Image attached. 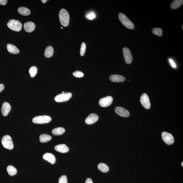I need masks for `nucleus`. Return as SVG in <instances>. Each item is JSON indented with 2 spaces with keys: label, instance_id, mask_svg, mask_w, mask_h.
I'll list each match as a JSON object with an SVG mask.
<instances>
[{
  "label": "nucleus",
  "instance_id": "34",
  "mask_svg": "<svg viewBox=\"0 0 183 183\" xmlns=\"http://www.w3.org/2000/svg\"><path fill=\"white\" fill-rule=\"evenodd\" d=\"M85 183H93V182L91 179L87 178L85 181Z\"/></svg>",
  "mask_w": 183,
  "mask_h": 183
},
{
  "label": "nucleus",
  "instance_id": "17",
  "mask_svg": "<svg viewBox=\"0 0 183 183\" xmlns=\"http://www.w3.org/2000/svg\"><path fill=\"white\" fill-rule=\"evenodd\" d=\"M43 157L44 160L48 161L52 164H54L56 162V158L53 154L51 153H46L44 154Z\"/></svg>",
  "mask_w": 183,
  "mask_h": 183
},
{
  "label": "nucleus",
  "instance_id": "4",
  "mask_svg": "<svg viewBox=\"0 0 183 183\" xmlns=\"http://www.w3.org/2000/svg\"><path fill=\"white\" fill-rule=\"evenodd\" d=\"M51 118L47 115L37 116L32 119L33 123L38 124L47 123L51 121Z\"/></svg>",
  "mask_w": 183,
  "mask_h": 183
},
{
  "label": "nucleus",
  "instance_id": "27",
  "mask_svg": "<svg viewBox=\"0 0 183 183\" xmlns=\"http://www.w3.org/2000/svg\"><path fill=\"white\" fill-rule=\"evenodd\" d=\"M152 33L155 35L161 37L162 34V30L160 28H154L152 30Z\"/></svg>",
  "mask_w": 183,
  "mask_h": 183
},
{
  "label": "nucleus",
  "instance_id": "2",
  "mask_svg": "<svg viewBox=\"0 0 183 183\" xmlns=\"http://www.w3.org/2000/svg\"><path fill=\"white\" fill-rule=\"evenodd\" d=\"M119 18L122 24L125 27L128 29H134L135 27L134 24L125 14L122 13H119Z\"/></svg>",
  "mask_w": 183,
  "mask_h": 183
},
{
  "label": "nucleus",
  "instance_id": "21",
  "mask_svg": "<svg viewBox=\"0 0 183 183\" xmlns=\"http://www.w3.org/2000/svg\"><path fill=\"white\" fill-rule=\"evenodd\" d=\"M52 137L46 134H42L40 136V141L42 143H46L51 139Z\"/></svg>",
  "mask_w": 183,
  "mask_h": 183
},
{
  "label": "nucleus",
  "instance_id": "14",
  "mask_svg": "<svg viewBox=\"0 0 183 183\" xmlns=\"http://www.w3.org/2000/svg\"><path fill=\"white\" fill-rule=\"evenodd\" d=\"M110 80L113 82H121L125 80V77L119 75H112L109 77Z\"/></svg>",
  "mask_w": 183,
  "mask_h": 183
},
{
  "label": "nucleus",
  "instance_id": "15",
  "mask_svg": "<svg viewBox=\"0 0 183 183\" xmlns=\"http://www.w3.org/2000/svg\"><path fill=\"white\" fill-rule=\"evenodd\" d=\"M24 30L26 32H31L34 31L35 28V25L33 22L28 21L26 22L24 24Z\"/></svg>",
  "mask_w": 183,
  "mask_h": 183
},
{
  "label": "nucleus",
  "instance_id": "36",
  "mask_svg": "<svg viewBox=\"0 0 183 183\" xmlns=\"http://www.w3.org/2000/svg\"><path fill=\"white\" fill-rule=\"evenodd\" d=\"M41 1L43 3H46L47 1H46V0H42Z\"/></svg>",
  "mask_w": 183,
  "mask_h": 183
},
{
  "label": "nucleus",
  "instance_id": "5",
  "mask_svg": "<svg viewBox=\"0 0 183 183\" xmlns=\"http://www.w3.org/2000/svg\"><path fill=\"white\" fill-rule=\"evenodd\" d=\"M1 142L3 147L7 149L11 150L14 148L12 138L9 135L4 136L2 138Z\"/></svg>",
  "mask_w": 183,
  "mask_h": 183
},
{
  "label": "nucleus",
  "instance_id": "10",
  "mask_svg": "<svg viewBox=\"0 0 183 183\" xmlns=\"http://www.w3.org/2000/svg\"><path fill=\"white\" fill-rule=\"evenodd\" d=\"M140 102L142 106L146 109L150 108V104L149 97L146 93H143L140 97Z\"/></svg>",
  "mask_w": 183,
  "mask_h": 183
},
{
  "label": "nucleus",
  "instance_id": "33",
  "mask_svg": "<svg viewBox=\"0 0 183 183\" xmlns=\"http://www.w3.org/2000/svg\"><path fill=\"white\" fill-rule=\"evenodd\" d=\"M169 62L170 63L171 65L173 67V68H175L176 67V64H175L174 61H173L172 59H169Z\"/></svg>",
  "mask_w": 183,
  "mask_h": 183
},
{
  "label": "nucleus",
  "instance_id": "32",
  "mask_svg": "<svg viewBox=\"0 0 183 183\" xmlns=\"http://www.w3.org/2000/svg\"><path fill=\"white\" fill-rule=\"evenodd\" d=\"M7 0H0V5H6L7 3Z\"/></svg>",
  "mask_w": 183,
  "mask_h": 183
},
{
  "label": "nucleus",
  "instance_id": "28",
  "mask_svg": "<svg viewBox=\"0 0 183 183\" xmlns=\"http://www.w3.org/2000/svg\"><path fill=\"white\" fill-rule=\"evenodd\" d=\"M85 50H86V44H85V43L83 42L81 44L80 48V55L81 56H84Z\"/></svg>",
  "mask_w": 183,
  "mask_h": 183
},
{
  "label": "nucleus",
  "instance_id": "16",
  "mask_svg": "<svg viewBox=\"0 0 183 183\" xmlns=\"http://www.w3.org/2000/svg\"><path fill=\"white\" fill-rule=\"evenodd\" d=\"M54 149L59 152L66 153L69 151V148L65 144H58L55 146Z\"/></svg>",
  "mask_w": 183,
  "mask_h": 183
},
{
  "label": "nucleus",
  "instance_id": "38",
  "mask_svg": "<svg viewBox=\"0 0 183 183\" xmlns=\"http://www.w3.org/2000/svg\"><path fill=\"white\" fill-rule=\"evenodd\" d=\"M183 25H182V30H183Z\"/></svg>",
  "mask_w": 183,
  "mask_h": 183
},
{
  "label": "nucleus",
  "instance_id": "24",
  "mask_svg": "<svg viewBox=\"0 0 183 183\" xmlns=\"http://www.w3.org/2000/svg\"><path fill=\"white\" fill-rule=\"evenodd\" d=\"M7 171L10 176H13L17 173V171L14 166L9 165L7 168Z\"/></svg>",
  "mask_w": 183,
  "mask_h": 183
},
{
  "label": "nucleus",
  "instance_id": "7",
  "mask_svg": "<svg viewBox=\"0 0 183 183\" xmlns=\"http://www.w3.org/2000/svg\"><path fill=\"white\" fill-rule=\"evenodd\" d=\"M162 139L165 143L168 145H171L174 143V139L171 134L167 132H163L162 134Z\"/></svg>",
  "mask_w": 183,
  "mask_h": 183
},
{
  "label": "nucleus",
  "instance_id": "20",
  "mask_svg": "<svg viewBox=\"0 0 183 183\" xmlns=\"http://www.w3.org/2000/svg\"><path fill=\"white\" fill-rule=\"evenodd\" d=\"M18 13L24 16H28L30 15L31 11L28 8L24 7H20L18 9Z\"/></svg>",
  "mask_w": 183,
  "mask_h": 183
},
{
  "label": "nucleus",
  "instance_id": "29",
  "mask_svg": "<svg viewBox=\"0 0 183 183\" xmlns=\"http://www.w3.org/2000/svg\"><path fill=\"white\" fill-rule=\"evenodd\" d=\"M73 76L77 77V78H80V77H82L84 76L83 73L79 71H75L74 73H73Z\"/></svg>",
  "mask_w": 183,
  "mask_h": 183
},
{
  "label": "nucleus",
  "instance_id": "8",
  "mask_svg": "<svg viewBox=\"0 0 183 183\" xmlns=\"http://www.w3.org/2000/svg\"><path fill=\"white\" fill-rule=\"evenodd\" d=\"M113 98L111 96L103 98L99 100V103L101 107H106L110 105L112 103Z\"/></svg>",
  "mask_w": 183,
  "mask_h": 183
},
{
  "label": "nucleus",
  "instance_id": "18",
  "mask_svg": "<svg viewBox=\"0 0 183 183\" xmlns=\"http://www.w3.org/2000/svg\"><path fill=\"white\" fill-rule=\"evenodd\" d=\"M7 50L9 53L13 54L19 53V51L16 47L13 44H8L7 45Z\"/></svg>",
  "mask_w": 183,
  "mask_h": 183
},
{
  "label": "nucleus",
  "instance_id": "26",
  "mask_svg": "<svg viewBox=\"0 0 183 183\" xmlns=\"http://www.w3.org/2000/svg\"><path fill=\"white\" fill-rule=\"evenodd\" d=\"M37 68L36 66H32L31 67L29 70V72L31 77L33 78L36 76L37 72Z\"/></svg>",
  "mask_w": 183,
  "mask_h": 183
},
{
  "label": "nucleus",
  "instance_id": "13",
  "mask_svg": "<svg viewBox=\"0 0 183 183\" xmlns=\"http://www.w3.org/2000/svg\"><path fill=\"white\" fill-rule=\"evenodd\" d=\"M11 109V105L7 102H4L2 105L1 113L3 116H6Z\"/></svg>",
  "mask_w": 183,
  "mask_h": 183
},
{
  "label": "nucleus",
  "instance_id": "12",
  "mask_svg": "<svg viewBox=\"0 0 183 183\" xmlns=\"http://www.w3.org/2000/svg\"><path fill=\"white\" fill-rule=\"evenodd\" d=\"M99 117L96 114L91 113L85 119V123L87 125H91L98 120Z\"/></svg>",
  "mask_w": 183,
  "mask_h": 183
},
{
  "label": "nucleus",
  "instance_id": "1",
  "mask_svg": "<svg viewBox=\"0 0 183 183\" xmlns=\"http://www.w3.org/2000/svg\"><path fill=\"white\" fill-rule=\"evenodd\" d=\"M59 17L61 24L64 26H67L69 25L70 16L67 10L65 9H62L59 14Z\"/></svg>",
  "mask_w": 183,
  "mask_h": 183
},
{
  "label": "nucleus",
  "instance_id": "25",
  "mask_svg": "<svg viewBox=\"0 0 183 183\" xmlns=\"http://www.w3.org/2000/svg\"><path fill=\"white\" fill-rule=\"evenodd\" d=\"M98 168L100 171L103 172H108L109 171V167L107 164L103 163H101L98 164Z\"/></svg>",
  "mask_w": 183,
  "mask_h": 183
},
{
  "label": "nucleus",
  "instance_id": "35",
  "mask_svg": "<svg viewBox=\"0 0 183 183\" xmlns=\"http://www.w3.org/2000/svg\"><path fill=\"white\" fill-rule=\"evenodd\" d=\"M4 88H5V87H4V85L3 84H0V93H1L3 90Z\"/></svg>",
  "mask_w": 183,
  "mask_h": 183
},
{
  "label": "nucleus",
  "instance_id": "19",
  "mask_svg": "<svg viewBox=\"0 0 183 183\" xmlns=\"http://www.w3.org/2000/svg\"><path fill=\"white\" fill-rule=\"evenodd\" d=\"M183 0H175L171 3L170 7L173 9H176L180 8L183 5Z\"/></svg>",
  "mask_w": 183,
  "mask_h": 183
},
{
  "label": "nucleus",
  "instance_id": "30",
  "mask_svg": "<svg viewBox=\"0 0 183 183\" xmlns=\"http://www.w3.org/2000/svg\"><path fill=\"white\" fill-rule=\"evenodd\" d=\"M58 183H68L67 176L66 175L61 176L59 179Z\"/></svg>",
  "mask_w": 183,
  "mask_h": 183
},
{
  "label": "nucleus",
  "instance_id": "6",
  "mask_svg": "<svg viewBox=\"0 0 183 183\" xmlns=\"http://www.w3.org/2000/svg\"><path fill=\"white\" fill-rule=\"evenodd\" d=\"M72 96V94L70 92L62 93L56 96L54 100L56 102H64L69 101Z\"/></svg>",
  "mask_w": 183,
  "mask_h": 183
},
{
  "label": "nucleus",
  "instance_id": "22",
  "mask_svg": "<svg viewBox=\"0 0 183 183\" xmlns=\"http://www.w3.org/2000/svg\"><path fill=\"white\" fill-rule=\"evenodd\" d=\"M54 50L52 47L49 46L47 47L44 52V56L46 58H50L53 54Z\"/></svg>",
  "mask_w": 183,
  "mask_h": 183
},
{
  "label": "nucleus",
  "instance_id": "9",
  "mask_svg": "<svg viewBox=\"0 0 183 183\" xmlns=\"http://www.w3.org/2000/svg\"><path fill=\"white\" fill-rule=\"evenodd\" d=\"M123 51L125 62L128 64H131L133 60V57L130 50L127 47H124L123 48Z\"/></svg>",
  "mask_w": 183,
  "mask_h": 183
},
{
  "label": "nucleus",
  "instance_id": "23",
  "mask_svg": "<svg viewBox=\"0 0 183 183\" xmlns=\"http://www.w3.org/2000/svg\"><path fill=\"white\" fill-rule=\"evenodd\" d=\"M65 132L64 128L62 127H58L52 130V133L54 135H60L64 133Z\"/></svg>",
  "mask_w": 183,
  "mask_h": 183
},
{
  "label": "nucleus",
  "instance_id": "11",
  "mask_svg": "<svg viewBox=\"0 0 183 183\" xmlns=\"http://www.w3.org/2000/svg\"><path fill=\"white\" fill-rule=\"evenodd\" d=\"M115 111L117 114L121 116L128 117L130 115L129 112L123 107H115Z\"/></svg>",
  "mask_w": 183,
  "mask_h": 183
},
{
  "label": "nucleus",
  "instance_id": "3",
  "mask_svg": "<svg viewBox=\"0 0 183 183\" xmlns=\"http://www.w3.org/2000/svg\"><path fill=\"white\" fill-rule=\"evenodd\" d=\"M7 26L10 29L16 32L20 31L22 27V24L19 21L14 19L10 20L8 22Z\"/></svg>",
  "mask_w": 183,
  "mask_h": 183
},
{
  "label": "nucleus",
  "instance_id": "31",
  "mask_svg": "<svg viewBox=\"0 0 183 183\" xmlns=\"http://www.w3.org/2000/svg\"><path fill=\"white\" fill-rule=\"evenodd\" d=\"M87 17L89 19L92 20L95 17V15L93 13H90L87 16Z\"/></svg>",
  "mask_w": 183,
  "mask_h": 183
},
{
  "label": "nucleus",
  "instance_id": "37",
  "mask_svg": "<svg viewBox=\"0 0 183 183\" xmlns=\"http://www.w3.org/2000/svg\"><path fill=\"white\" fill-rule=\"evenodd\" d=\"M183 162H182V164H181V165H182V166L183 167Z\"/></svg>",
  "mask_w": 183,
  "mask_h": 183
}]
</instances>
